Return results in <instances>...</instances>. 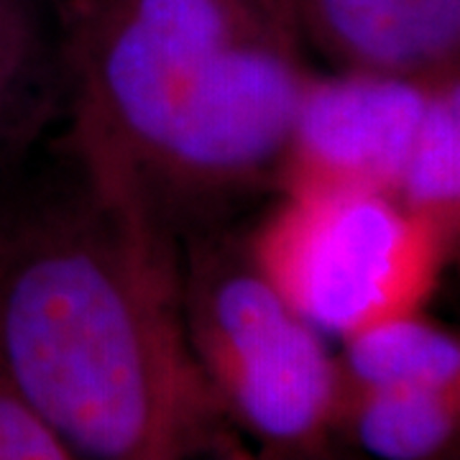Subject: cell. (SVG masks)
I'll return each mask as SVG.
<instances>
[{"label":"cell","instance_id":"1","mask_svg":"<svg viewBox=\"0 0 460 460\" xmlns=\"http://www.w3.org/2000/svg\"><path fill=\"white\" fill-rule=\"evenodd\" d=\"M23 169V166H21ZM0 181V376L80 460H192L223 411L184 341L180 238L65 146Z\"/></svg>","mask_w":460,"mask_h":460},{"label":"cell","instance_id":"2","mask_svg":"<svg viewBox=\"0 0 460 460\" xmlns=\"http://www.w3.org/2000/svg\"><path fill=\"white\" fill-rule=\"evenodd\" d=\"M62 39L65 146L177 238L277 187L313 72L261 0H75Z\"/></svg>","mask_w":460,"mask_h":460},{"label":"cell","instance_id":"3","mask_svg":"<svg viewBox=\"0 0 460 460\" xmlns=\"http://www.w3.org/2000/svg\"><path fill=\"white\" fill-rule=\"evenodd\" d=\"M180 251V313L190 356L226 422L295 458L335 440L341 371L328 338L302 320L220 230L190 233Z\"/></svg>","mask_w":460,"mask_h":460},{"label":"cell","instance_id":"4","mask_svg":"<svg viewBox=\"0 0 460 460\" xmlns=\"http://www.w3.org/2000/svg\"><path fill=\"white\" fill-rule=\"evenodd\" d=\"M243 246L302 320L343 341L425 310L456 243L394 195L310 187L277 192Z\"/></svg>","mask_w":460,"mask_h":460},{"label":"cell","instance_id":"5","mask_svg":"<svg viewBox=\"0 0 460 460\" xmlns=\"http://www.w3.org/2000/svg\"><path fill=\"white\" fill-rule=\"evenodd\" d=\"M435 84L356 69L313 72L274 192L325 187L396 198Z\"/></svg>","mask_w":460,"mask_h":460},{"label":"cell","instance_id":"6","mask_svg":"<svg viewBox=\"0 0 460 460\" xmlns=\"http://www.w3.org/2000/svg\"><path fill=\"white\" fill-rule=\"evenodd\" d=\"M302 41L335 69L420 83L458 77L460 0H292Z\"/></svg>","mask_w":460,"mask_h":460},{"label":"cell","instance_id":"7","mask_svg":"<svg viewBox=\"0 0 460 460\" xmlns=\"http://www.w3.org/2000/svg\"><path fill=\"white\" fill-rule=\"evenodd\" d=\"M65 111L62 13L51 0H0V181L26 166Z\"/></svg>","mask_w":460,"mask_h":460},{"label":"cell","instance_id":"8","mask_svg":"<svg viewBox=\"0 0 460 460\" xmlns=\"http://www.w3.org/2000/svg\"><path fill=\"white\" fill-rule=\"evenodd\" d=\"M332 438L368 460H458L460 384L341 386Z\"/></svg>","mask_w":460,"mask_h":460},{"label":"cell","instance_id":"9","mask_svg":"<svg viewBox=\"0 0 460 460\" xmlns=\"http://www.w3.org/2000/svg\"><path fill=\"white\" fill-rule=\"evenodd\" d=\"M341 386L460 384V341L425 310L386 317L341 341Z\"/></svg>","mask_w":460,"mask_h":460},{"label":"cell","instance_id":"10","mask_svg":"<svg viewBox=\"0 0 460 460\" xmlns=\"http://www.w3.org/2000/svg\"><path fill=\"white\" fill-rule=\"evenodd\" d=\"M396 199L456 243L460 223V83L432 87Z\"/></svg>","mask_w":460,"mask_h":460},{"label":"cell","instance_id":"11","mask_svg":"<svg viewBox=\"0 0 460 460\" xmlns=\"http://www.w3.org/2000/svg\"><path fill=\"white\" fill-rule=\"evenodd\" d=\"M0 460H80L49 422L0 376Z\"/></svg>","mask_w":460,"mask_h":460},{"label":"cell","instance_id":"12","mask_svg":"<svg viewBox=\"0 0 460 460\" xmlns=\"http://www.w3.org/2000/svg\"><path fill=\"white\" fill-rule=\"evenodd\" d=\"M281 460H368V458H363L361 453L350 450L348 445L338 443V440H330V443L320 445L317 450H310V453H302V456H295V458H281Z\"/></svg>","mask_w":460,"mask_h":460},{"label":"cell","instance_id":"13","mask_svg":"<svg viewBox=\"0 0 460 460\" xmlns=\"http://www.w3.org/2000/svg\"><path fill=\"white\" fill-rule=\"evenodd\" d=\"M213 456H215V460H263L261 456H253V453H248L246 447L230 443V440H226V438L215 445Z\"/></svg>","mask_w":460,"mask_h":460}]
</instances>
